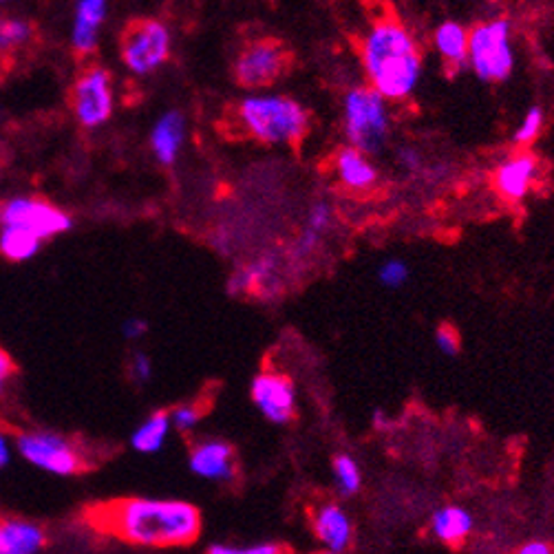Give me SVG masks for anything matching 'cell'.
<instances>
[{"mask_svg":"<svg viewBox=\"0 0 554 554\" xmlns=\"http://www.w3.org/2000/svg\"><path fill=\"white\" fill-rule=\"evenodd\" d=\"M202 418H203V408L194 402H183L171 411L173 428H177V431L182 433L192 431V428L202 422Z\"/></svg>","mask_w":554,"mask_h":554,"instance_id":"obj_28","label":"cell"},{"mask_svg":"<svg viewBox=\"0 0 554 554\" xmlns=\"http://www.w3.org/2000/svg\"><path fill=\"white\" fill-rule=\"evenodd\" d=\"M42 239L23 228H0V254L14 263L32 261L42 248Z\"/></svg>","mask_w":554,"mask_h":554,"instance_id":"obj_23","label":"cell"},{"mask_svg":"<svg viewBox=\"0 0 554 554\" xmlns=\"http://www.w3.org/2000/svg\"><path fill=\"white\" fill-rule=\"evenodd\" d=\"M32 24L23 18H0V53L24 47L32 40Z\"/></svg>","mask_w":554,"mask_h":554,"instance_id":"obj_24","label":"cell"},{"mask_svg":"<svg viewBox=\"0 0 554 554\" xmlns=\"http://www.w3.org/2000/svg\"><path fill=\"white\" fill-rule=\"evenodd\" d=\"M191 471L211 482H232L237 475L234 448L223 440H203L191 451Z\"/></svg>","mask_w":554,"mask_h":554,"instance_id":"obj_13","label":"cell"},{"mask_svg":"<svg viewBox=\"0 0 554 554\" xmlns=\"http://www.w3.org/2000/svg\"><path fill=\"white\" fill-rule=\"evenodd\" d=\"M146 333H148V323L144 321V318L131 316L122 323V336L127 338V341L137 343V341H142Z\"/></svg>","mask_w":554,"mask_h":554,"instance_id":"obj_33","label":"cell"},{"mask_svg":"<svg viewBox=\"0 0 554 554\" xmlns=\"http://www.w3.org/2000/svg\"><path fill=\"white\" fill-rule=\"evenodd\" d=\"M186 144V115L171 111L159 115L151 131V151L162 166H173Z\"/></svg>","mask_w":554,"mask_h":554,"instance_id":"obj_15","label":"cell"},{"mask_svg":"<svg viewBox=\"0 0 554 554\" xmlns=\"http://www.w3.org/2000/svg\"><path fill=\"white\" fill-rule=\"evenodd\" d=\"M71 108L80 127L96 131L113 117V78L104 67H89L73 82Z\"/></svg>","mask_w":554,"mask_h":554,"instance_id":"obj_10","label":"cell"},{"mask_svg":"<svg viewBox=\"0 0 554 554\" xmlns=\"http://www.w3.org/2000/svg\"><path fill=\"white\" fill-rule=\"evenodd\" d=\"M289 53L272 38H258L246 44L234 60V78L243 89L263 93L287 71Z\"/></svg>","mask_w":554,"mask_h":554,"instance_id":"obj_8","label":"cell"},{"mask_svg":"<svg viewBox=\"0 0 554 554\" xmlns=\"http://www.w3.org/2000/svg\"><path fill=\"white\" fill-rule=\"evenodd\" d=\"M446 173H448V168H446V166H442V164H437V166H431V168H428V174H427V177L431 179V182H436V179L446 177Z\"/></svg>","mask_w":554,"mask_h":554,"instance_id":"obj_38","label":"cell"},{"mask_svg":"<svg viewBox=\"0 0 554 554\" xmlns=\"http://www.w3.org/2000/svg\"><path fill=\"white\" fill-rule=\"evenodd\" d=\"M473 531V519L464 508L446 506L433 515V532L440 541L451 548H459Z\"/></svg>","mask_w":554,"mask_h":554,"instance_id":"obj_21","label":"cell"},{"mask_svg":"<svg viewBox=\"0 0 554 554\" xmlns=\"http://www.w3.org/2000/svg\"><path fill=\"white\" fill-rule=\"evenodd\" d=\"M12 459V444H9V437L5 436V431H0V468H5Z\"/></svg>","mask_w":554,"mask_h":554,"instance_id":"obj_37","label":"cell"},{"mask_svg":"<svg viewBox=\"0 0 554 554\" xmlns=\"http://www.w3.org/2000/svg\"><path fill=\"white\" fill-rule=\"evenodd\" d=\"M332 219H333L332 206H329L327 202H316L312 208H309L305 228L314 230V232H318L321 237H325L329 226H332Z\"/></svg>","mask_w":554,"mask_h":554,"instance_id":"obj_29","label":"cell"},{"mask_svg":"<svg viewBox=\"0 0 554 554\" xmlns=\"http://www.w3.org/2000/svg\"><path fill=\"white\" fill-rule=\"evenodd\" d=\"M277 281V258L261 257L248 266L239 268L230 277L228 289L232 296H248L257 292H272V283Z\"/></svg>","mask_w":554,"mask_h":554,"instance_id":"obj_18","label":"cell"},{"mask_svg":"<svg viewBox=\"0 0 554 554\" xmlns=\"http://www.w3.org/2000/svg\"><path fill=\"white\" fill-rule=\"evenodd\" d=\"M515 554H554V548L546 541H531L523 548H519Z\"/></svg>","mask_w":554,"mask_h":554,"instance_id":"obj_36","label":"cell"},{"mask_svg":"<svg viewBox=\"0 0 554 554\" xmlns=\"http://www.w3.org/2000/svg\"><path fill=\"white\" fill-rule=\"evenodd\" d=\"M208 554H289V548L283 543H258L249 548H232V546H212Z\"/></svg>","mask_w":554,"mask_h":554,"instance_id":"obj_30","label":"cell"},{"mask_svg":"<svg viewBox=\"0 0 554 554\" xmlns=\"http://www.w3.org/2000/svg\"><path fill=\"white\" fill-rule=\"evenodd\" d=\"M398 162H400V166L407 173H420L422 166H424L422 155L411 146H402L400 151H398Z\"/></svg>","mask_w":554,"mask_h":554,"instance_id":"obj_34","label":"cell"},{"mask_svg":"<svg viewBox=\"0 0 554 554\" xmlns=\"http://www.w3.org/2000/svg\"><path fill=\"white\" fill-rule=\"evenodd\" d=\"M89 526L137 546H191L202 532L197 506L179 499L128 497L84 511Z\"/></svg>","mask_w":554,"mask_h":554,"instance_id":"obj_1","label":"cell"},{"mask_svg":"<svg viewBox=\"0 0 554 554\" xmlns=\"http://www.w3.org/2000/svg\"><path fill=\"white\" fill-rule=\"evenodd\" d=\"M108 3L104 0H80L73 12L71 47L80 56H87L98 49L102 24L107 20Z\"/></svg>","mask_w":554,"mask_h":554,"instance_id":"obj_14","label":"cell"},{"mask_svg":"<svg viewBox=\"0 0 554 554\" xmlns=\"http://www.w3.org/2000/svg\"><path fill=\"white\" fill-rule=\"evenodd\" d=\"M44 546L42 528L20 519H0V554H36Z\"/></svg>","mask_w":554,"mask_h":554,"instance_id":"obj_19","label":"cell"},{"mask_svg":"<svg viewBox=\"0 0 554 554\" xmlns=\"http://www.w3.org/2000/svg\"><path fill=\"white\" fill-rule=\"evenodd\" d=\"M173 52V33L166 23L155 18L135 20L122 38L124 67L137 78L153 76L164 67Z\"/></svg>","mask_w":554,"mask_h":554,"instance_id":"obj_6","label":"cell"},{"mask_svg":"<svg viewBox=\"0 0 554 554\" xmlns=\"http://www.w3.org/2000/svg\"><path fill=\"white\" fill-rule=\"evenodd\" d=\"M249 396L257 411L272 424H287L296 416V389L283 373L261 371L254 376Z\"/></svg>","mask_w":554,"mask_h":554,"instance_id":"obj_11","label":"cell"},{"mask_svg":"<svg viewBox=\"0 0 554 554\" xmlns=\"http://www.w3.org/2000/svg\"><path fill=\"white\" fill-rule=\"evenodd\" d=\"M333 173H336L338 182L352 192L371 191L378 182V168L373 166L369 155L352 146H343L333 155Z\"/></svg>","mask_w":554,"mask_h":554,"instance_id":"obj_16","label":"cell"},{"mask_svg":"<svg viewBox=\"0 0 554 554\" xmlns=\"http://www.w3.org/2000/svg\"><path fill=\"white\" fill-rule=\"evenodd\" d=\"M468 38L471 32L457 20H446L433 32V44L440 58L451 69L468 67Z\"/></svg>","mask_w":554,"mask_h":554,"instance_id":"obj_20","label":"cell"},{"mask_svg":"<svg viewBox=\"0 0 554 554\" xmlns=\"http://www.w3.org/2000/svg\"><path fill=\"white\" fill-rule=\"evenodd\" d=\"M361 64L369 87L387 102H402L422 80V53L413 33L393 18H380L361 40Z\"/></svg>","mask_w":554,"mask_h":554,"instance_id":"obj_2","label":"cell"},{"mask_svg":"<svg viewBox=\"0 0 554 554\" xmlns=\"http://www.w3.org/2000/svg\"><path fill=\"white\" fill-rule=\"evenodd\" d=\"M237 127L268 146H289L307 135L309 113L283 93H249L237 107Z\"/></svg>","mask_w":554,"mask_h":554,"instance_id":"obj_3","label":"cell"},{"mask_svg":"<svg viewBox=\"0 0 554 554\" xmlns=\"http://www.w3.org/2000/svg\"><path fill=\"white\" fill-rule=\"evenodd\" d=\"M512 24L506 18H493L471 29L468 67L484 82H503L515 69Z\"/></svg>","mask_w":554,"mask_h":554,"instance_id":"obj_5","label":"cell"},{"mask_svg":"<svg viewBox=\"0 0 554 554\" xmlns=\"http://www.w3.org/2000/svg\"><path fill=\"white\" fill-rule=\"evenodd\" d=\"M173 422H171V413L168 411H155L146 418L137 428L133 431L131 436V446L137 453H157L159 448L164 446L166 442L168 433H171Z\"/></svg>","mask_w":554,"mask_h":554,"instance_id":"obj_22","label":"cell"},{"mask_svg":"<svg viewBox=\"0 0 554 554\" xmlns=\"http://www.w3.org/2000/svg\"><path fill=\"white\" fill-rule=\"evenodd\" d=\"M12 373H14L12 358H9L7 353H5V349H0V396H3V391H5V387H7V382H9V378H12Z\"/></svg>","mask_w":554,"mask_h":554,"instance_id":"obj_35","label":"cell"},{"mask_svg":"<svg viewBox=\"0 0 554 554\" xmlns=\"http://www.w3.org/2000/svg\"><path fill=\"white\" fill-rule=\"evenodd\" d=\"M378 281L384 287L398 289L408 281V266L402 258H387L380 268H378Z\"/></svg>","mask_w":554,"mask_h":554,"instance_id":"obj_27","label":"cell"},{"mask_svg":"<svg viewBox=\"0 0 554 554\" xmlns=\"http://www.w3.org/2000/svg\"><path fill=\"white\" fill-rule=\"evenodd\" d=\"M539 177V162L535 155L521 153L512 155L506 162L499 164L495 173V186L502 197L508 202H521L532 191Z\"/></svg>","mask_w":554,"mask_h":554,"instance_id":"obj_12","label":"cell"},{"mask_svg":"<svg viewBox=\"0 0 554 554\" xmlns=\"http://www.w3.org/2000/svg\"><path fill=\"white\" fill-rule=\"evenodd\" d=\"M321 554H333V552H329V550H327V552H321Z\"/></svg>","mask_w":554,"mask_h":554,"instance_id":"obj_39","label":"cell"},{"mask_svg":"<svg viewBox=\"0 0 554 554\" xmlns=\"http://www.w3.org/2000/svg\"><path fill=\"white\" fill-rule=\"evenodd\" d=\"M343 133L347 146L364 155L380 153L391 135L389 102L369 84L352 87L343 98Z\"/></svg>","mask_w":554,"mask_h":554,"instance_id":"obj_4","label":"cell"},{"mask_svg":"<svg viewBox=\"0 0 554 554\" xmlns=\"http://www.w3.org/2000/svg\"><path fill=\"white\" fill-rule=\"evenodd\" d=\"M312 528L316 537L329 548V552L333 554L347 550L352 543V521L338 503L318 506L312 512Z\"/></svg>","mask_w":554,"mask_h":554,"instance_id":"obj_17","label":"cell"},{"mask_svg":"<svg viewBox=\"0 0 554 554\" xmlns=\"http://www.w3.org/2000/svg\"><path fill=\"white\" fill-rule=\"evenodd\" d=\"M543 119H546V115H543L541 107L528 108L526 115L521 117V122H519V127L515 128V133H512V142L519 144V146H526V144L535 142L539 135H541Z\"/></svg>","mask_w":554,"mask_h":554,"instance_id":"obj_26","label":"cell"},{"mask_svg":"<svg viewBox=\"0 0 554 554\" xmlns=\"http://www.w3.org/2000/svg\"><path fill=\"white\" fill-rule=\"evenodd\" d=\"M16 446L20 455L27 459L32 466L52 473V475H78V473L87 468V462H84L80 448L64 436H60V433L44 431V428L24 431L20 433Z\"/></svg>","mask_w":554,"mask_h":554,"instance_id":"obj_7","label":"cell"},{"mask_svg":"<svg viewBox=\"0 0 554 554\" xmlns=\"http://www.w3.org/2000/svg\"><path fill=\"white\" fill-rule=\"evenodd\" d=\"M436 344L444 356H455L459 352V338L453 327H440L436 333Z\"/></svg>","mask_w":554,"mask_h":554,"instance_id":"obj_32","label":"cell"},{"mask_svg":"<svg viewBox=\"0 0 554 554\" xmlns=\"http://www.w3.org/2000/svg\"><path fill=\"white\" fill-rule=\"evenodd\" d=\"M128 371H131V378L137 384L151 382V378H153V361H151V356H148V353H144V352L133 353L131 369H128Z\"/></svg>","mask_w":554,"mask_h":554,"instance_id":"obj_31","label":"cell"},{"mask_svg":"<svg viewBox=\"0 0 554 554\" xmlns=\"http://www.w3.org/2000/svg\"><path fill=\"white\" fill-rule=\"evenodd\" d=\"M71 214L36 197H12L0 203V228H23L42 241L69 232Z\"/></svg>","mask_w":554,"mask_h":554,"instance_id":"obj_9","label":"cell"},{"mask_svg":"<svg viewBox=\"0 0 554 554\" xmlns=\"http://www.w3.org/2000/svg\"><path fill=\"white\" fill-rule=\"evenodd\" d=\"M333 477L344 495H353L361 488V468L349 455H336L333 459Z\"/></svg>","mask_w":554,"mask_h":554,"instance_id":"obj_25","label":"cell"}]
</instances>
